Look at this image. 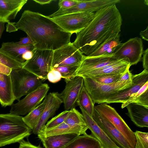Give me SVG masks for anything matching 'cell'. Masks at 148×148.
<instances>
[{"label": "cell", "mask_w": 148, "mask_h": 148, "mask_svg": "<svg viewBox=\"0 0 148 148\" xmlns=\"http://www.w3.org/2000/svg\"><path fill=\"white\" fill-rule=\"evenodd\" d=\"M46 97L47 101L45 109L38 124L32 130L35 134H37L43 128L47 120L53 116L63 103L58 92L49 93Z\"/></svg>", "instance_id": "2e32d148"}, {"label": "cell", "mask_w": 148, "mask_h": 148, "mask_svg": "<svg viewBox=\"0 0 148 148\" xmlns=\"http://www.w3.org/2000/svg\"><path fill=\"white\" fill-rule=\"evenodd\" d=\"M0 63L12 69L22 68L23 64L16 61L3 51L0 48Z\"/></svg>", "instance_id": "d6a6232c"}, {"label": "cell", "mask_w": 148, "mask_h": 148, "mask_svg": "<svg viewBox=\"0 0 148 148\" xmlns=\"http://www.w3.org/2000/svg\"><path fill=\"white\" fill-rule=\"evenodd\" d=\"M128 112L126 114L137 126L148 127V107L136 103L127 105Z\"/></svg>", "instance_id": "44dd1931"}, {"label": "cell", "mask_w": 148, "mask_h": 148, "mask_svg": "<svg viewBox=\"0 0 148 148\" xmlns=\"http://www.w3.org/2000/svg\"><path fill=\"white\" fill-rule=\"evenodd\" d=\"M64 122L71 125L87 126L83 114L75 108L69 110V114Z\"/></svg>", "instance_id": "4dcf8cb0"}, {"label": "cell", "mask_w": 148, "mask_h": 148, "mask_svg": "<svg viewBox=\"0 0 148 148\" xmlns=\"http://www.w3.org/2000/svg\"><path fill=\"white\" fill-rule=\"evenodd\" d=\"M5 23L4 22L0 21V38L5 29Z\"/></svg>", "instance_id": "c3c4849f"}, {"label": "cell", "mask_w": 148, "mask_h": 148, "mask_svg": "<svg viewBox=\"0 0 148 148\" xmlns=\"http://www.w3.org/2000/svg\"><path fill=\"white\" fill-rule=\"evenodd\" d=\"M6 27V32L9 33L16 32L18 30L15 26V23L9 22L8 23Z\"/></svg>", "instance_id": "ee69618b"}, {"label": "cell", "mask_w": 148, "mask_h": 148, "mask_svg": "<svg viewBox=\"0 0 148 148\" xmlns=\"http://www.w3.org/2000/svg\"><path fill=\"white\" fill-rule=\"evenodd\" d=\"M53 53L51 50L36 49L32 58L24 62L22 68L44 82L51 70Z\"/></svg>", "instance_id": "8992f818"}, {"label": "cell", "mask_w": 148, "mask_h": 148, "mask_svg": "<svg viewBox=\"0 0 148 148\" xmlns=\"http://www.w3.org/2000/svg\"><path fill=\"white\" fill-rule=\"evenodd\" d=\"M84 56L71 42L53 51L51 69L62 66L79 65Z\"/></svg>", "instance_id": "8fae6325"}, {"label": "cell", "mask_w": 148, "mask_h": 148, "mask_svg": "<svg viewBox=\"0 0 148 148\" xmlns=\"http://www.w3.org/2000/svg\"><path fill=\"white\" fill-rule=\"evenodd\" d=\"M136 103L148 107V82H147L138 91L132 95L125 102L122 103L123 108L130 103Z\"/></svg>", "instance_id": "f1b7e54d"}, {"label": "cell", "mask_w": 148, "mask_h": 148, "mask_svg": "<svg viewBox=\"0 0 148 148\" xmlns=\"http://www.w3.org/2000/svg\"><path fill=\"white\" fill-rule=\"evenodd\" d=\"M132 76L129 69L122 74L117 81L121 86L122 90L130 86L132 83Z\"/></svg>", "instance_id": "8d00e7d4"}, {"label": "cell", "mask_w": 148, "mask_h": 148, "mask_svg": "<svg viewBox=\"0 0 148 148\" xmlns=\"http://www.w3.org/2000/svg\"><path fill=\"white\" fill-rule=\"evenodd\" d=\"M16 43L18 45H25L29 44L33 45V42L30 38L27 36V37L21 38L20 40Z\"/></svg>", "instance_id": "b9f144b4"}, {"label": "cell", "mask_w": 148, "mask_h": 148, "mask_svg": "<svg viewBox=\"0 0 148 148\" xmlns=\"http://www.w3.org/2000/svg\"><path fill=\"white\" fill-rule=\"evenodd\" d=\"M147 82H148V71L144 69L141 73L132 76V83L130 86L119 91L107 99L105 103L125 102Z\"/></svg>", "instance_id": "5bb4252c"}, {"label": "cell", "mask_w": 148, "mask_h": 148, "mask_svg": "<svg viewBox=\"0 0 148 148\" xmlns=\"http://www.w3.org/2000/svg\"><path fill=\"white\" fill-rule=\"evenodd\" d=\"M122 21L116 4L103 8L96 12L88 25L76 34L72 43L87 56L109 38L119 34Z\"/></svg>", "instance_id": "7a4b0ae2"}, {"label": "cell", "mask_w": 148, "mask_h": 148, "mask_svg": "<svg viewBox=\"0 0 148 148\" xmlns=\"http://www.w3.org/2000/svg\"><path fill=\"white\" fill-rule=\"evenodd\" d=\"M143 51L142 39L136 37L121 43L113 54V57L116 60L126 59L131 66L136 64L141 60Z\"/></svg>", "instance_id": "30bf717a"}, {"label": "cell", "mask_w": 148, "mask_h": 148, "mask_svg": "<svg viewBox=\"0 0 148 148\" xmlns=\"http://www.w3.org/2000/svg\"><path fill=\"white\" fill-rule=\"evenodd\" d=\"M66 86L64 89L59 94L66 110L75 108L79 96L84 85L83 77L81 76L73 77L65 79Z\"/></svg>", "instance_id": "7c38bea8"}, {"label": "cell", "mask_w": 148, "mask_h": 148, "mask_svg": "<svg viewBox=\"0 0 148 148\" xmlns=\"http://www.w3.org/2000/svg\"><path fill=\"white\" fill-rule=\"evenodd\" d=\"M80 135L70 133L38 137L45 148H62Z\"/></svg>", "instance_id": "7402d4cb"}, {"label": "cell", "mask_w": 148, "mask_h": 148, "mask_svg": "<svg viewBox=\"0 0 148 148\" xmlns=\"http://www.w3.org/2000/svg\"><path fill=\"white\" fill-rule=\"evenodd\" d=\"M15 26L30 38L36 49L53 51L71 43V33L50 18L38 12L24 10Z\"/></svg>", "instance_id": "6da1fadb"}, {"label": "cell", "mask_w": 148, "mask_h": 148, "mask_svg": "<svg viewBox=\"0 0 148 148\" xmlns=\"http://www.w3.org/2000/svg\"><path fill=\"white\" fill-rule=\"evenodd\" d=\"M134 134L136 139L135 148H148V133L136 131Z\"/></svg>", "instance_id": "d590c367"}, {"label": "cell", "mask_w": 148, "mask_h": 148, "mask_svg": "<svg viewBox=\"0 0 148 148\" xmlns=\"http://www.w3.org/2000/svg\"><path fill=\"white\" fill-rule=\"evenodd\" d=\"M36 3L41 5H44L51 3L53 1H56L53 0H33Z\"/></svg>", "instance_id": "7dc6e473"}, {"label": "cell", "mask_w": 148, "mask_h": 148, "mask_svg": "<svg viewBox=\"0 0 148 148\" xmlns=\"http://www.w3.org/2000/svg\"><path fill=\"white\" fill-rule=\"evenodd\" d=\"M120 34H116L106 41L91 54L87 56L95 57L113 55L121 44Z\"/></svg>", "instance_id": "484cf974"}, {"label": "cell", "mask_w": 148, "mask_h": 148, "mask_svg": "<svg viewBox=\"0 0 148 148\" xmlns=\"http://www.w3.org/2000/svg\"><path fill=\"white\" fill-rule=\"evenodd\" d=\"M0 49L3 51L18 62L23 64L25 61L23 59V54L28 51L34 49L32 44L21 45L16 42H3Z\"/></svg>", "instance_id": "d4e9b609"}, {"label": "cell", "mask_w": 148, "mask_h": 148, "mask_svg": "<svg viewBox=\"0 0 148 148\" xmlns=\"http://www.w3.org/2000/svg\"><path fill=\"white\" fill-rule=\"evenodd\" d=\"M92 118L109 138L120 148H132L122 133L95 110Z\"/></svg>", "instance_id": "9a60e30c"}, {"label": "cell", "mask_w": 148, "mask_h": 148, "mask_svg": "<svg viewBox=\"0 0 148 148\" xmlns=\"http://www.w3.org/2000/svg\"><path fill=\"white\" fill-rule=\"evenodd\" d=\"M62 148H103L99 141L91 134L80 135Z\"/></svg>", "instance_id": "4316f807"}, {"label": "cell", "mask_w": 148, "mask_h": 148, "mask_svg": "<svg viewBox=\"0 0 148 148\" xmlns=\"http://www.w3.org/2000/svg\"><path fill=\"white\" fill-rule=\"evenodd\" d=\"M69 110H65L48 121L41 130H45L54 127L64 122Z\"/></svg>", "instance_id": "1f68e13d"}, {"label": "cell", "mask_w": 148, "mask_h": 148, "mask_svg": "<svg viewBox=\"0 0 148 148\" xmlns=\"http://www.w3.org/2000/svg\"><path fill=\"white\" fill-rule=\"evenodd\" d=\"M12 69L0 63V73L7 75L10 74Z\"/></svg>", "instance_id": "7bdbcfd3"}, {"label": "cell", "mask_w": 148, "mask_h": 148, "mask_svg": "<svg viewBox=\"0 0 148 148\" xmlns=\"http://www.w3.org/2000/svg\"><path fill=\"white\" fill-rule=\"evenodd\" d=\"M49 88L47 84H42L24 98L13 103L11 106L10 113L20 116L28 114L40 104L46 96Z\"/></svg>", "instance_id": "ba28073f"}, {"label": "cell", "mask_w": 148, "mask_h": 148, "mask_svg": "<svg viewBox=\"0 0 148 148\" xmlns=\"http://www.w3.org/2000/svg\"><path fill=\"white\" fill-rule=\"evenodd\" d=\"M27 0H0V21L8 23L15 18Z\"/></svg>", "instance_id": "ffe728a7"}, {"label": "cell", "mask_w": 148, "mask_h": 148, "mask_svg": "<svg viewBox=\"0 0 148 148\" xmlns=\"http://www.w3.org/2000/svg\"><path fill=\"white\" fill-rule=\"evenodd\" d=\"M142 55L143 68L144 69L148 71V48L143 51Z\"/></svg>", "instance_id": "60d3db41"}, {"label": "cell", "mask_w": 148, "mask_h": 148, "mask_svg": "<svg viewBox=\"0 0 148 148\" xmlns=\"http://www.w3.org/2000/svg\"><path fill=\"white\" fill-rule=\"evenodd\" d=\"M60 73L58 71L52 69L47 75V79L51 82L56 83L62 78Z\"/></svg>", "instance_id": "74e56055"}, {"label": "cell", "mask_w": 148, "mask_h": 148, "mask_svg": "<svg viewBox=\"0 0 148 148\" xmlns=\"http://www.w3.org/2000/svg\"><path fill=\"white\" fill-rule=\"evenodd\" d=\"M78 3V0H60L58 5L59 10H62L70 8L76 5Z\"/></svg>", "instance_id": "f35d334b"}, {"label": "cell", "mask_w": 148, "mask_h": 148, "mask_svg": "<svg viewBox=\"0 0 148 148\" xmlns=\"http://www.w3.org/2000/svg\"><path fill=\"white\" fill-rule=\"evenodd\" d=\"M15 100L10 74L0 73V103L5 107L11 106Z\"/></svg>", "instance_id": "603a6c76"}, {"label": "cell", "mask_w": 148, "mask_h": 148, "mask_svg": "<svg viewBox=\"0 0 148 148\" xmlns=\"http://www.w3.org/2000/svg\"><path fill=\"white\" fill-rule=\"evenodd\" d=\"M131 66L125 59L117 60L104 66L88 72L81 77H90L104 75H122Z\"/></svg>", "instance_id": "d6986e66"}, {"label": "cell", "mask_w": 148, "mask_h": 148, "mask_svg": "<svg viewBox=\"0 0 148 148\" xmlns=\"http://www.w3.org/2000/svg\"><path fill=\"white\" fill-rule=\"evenodd\" d=\"M79 65L64 66L52 69L59 72L61 74L62 78L64 79H67L73 77Z\"/></svg>", "instance_id": "836d02e7"}, {"label": "cell", "mask_w": 148, "mask_h": 148, "mask_svg": "<svg viewBox=\"0 0 148 148\" xmlns=\"http://www.w3.org/2000/svg\"><path fill=\"white\" fill-rule=\"evenodd\" d=\"M144 3L146 5H148V0H145L144 1Z\"/></svg>", "instance_id": "681fc988"}, {"label": "cell", "mask_w": 148, "mask_h": 148, "mask_svg": "<svg viewBox=\"0 0 148 148\" xmlns=\"http://www.w3.org/2000/svg\"><path fill=\"white\" fill-rule=\"evenodd\" d=\"M140 35L141 37L144 40L148 41V26L144 31H141L140 33Z\"/></svg>", "instance_id": "bcb514c9"}, {"label": "cell", "mask_w": 148, "mask_h": 148, "mask_svg": "<svg viewBox=\"0 0 148 148\" xmlns=\"http://www.w3.org/2000/svg\"><path fill=\"white\" fill-rule=\"evenodd\" d=\"M78 1L76 5L71 8L62 10H58L47 16L52 18L75 13L94 12L105 7L119 2V0H78Z\"/></svg>", "instance_id": "4fadbf2b"}, {"label": "cell", "mask_w": 148, "mask_h": 148, "mask_svg": "<svg viewBox=\"0 0 148 148\" xmlns=\"http://www.w3.org/2000/svg\"><path fill=\"white\" fill-rule=\"evenodd\" d=\"M122 75H104L90 77L101 84L109 85L114 84L119 80Z\"/></svg>", "instance_id": "e575fe53"}, {"label": "cell", "mask_w": 148, "mask_h": 148, "mask_svg": "<svg viewBox=\"0 0 148 148\" xmlns=\"http://www.w3.org/2000/svg\"><path fill=\"white\" fill-rule=\"evenodd\" d=\"M36 49L32 51H28L24 53L22 56L23 59L25 62L30 59L32 57Z\"/></svg>", "instance_id": "f6af8a7d"}, {"label": "cell", "mask_w": 148, "mask_h": 148, "mask_svg": "<svg viewBox=\"0 0 148 148\" xmlns=\"http://www.w3.org/2000/svg\"><path fill=\"white\" fill-rule=\"evenodd\" d=\"M87 126L91 134L100 142L103 148H120L108 136L97 124L93 118L81 107H79Z\"/></svg>", "instance_id": "ac0fdd59"}, {"label": "cell", "mask_w": 148, "mask_h": 148, "mask_svg": "<svg viewBox=\"0 0 148 148\" xmlns=\"http://www.w3.org/2000/svg\"><path fill=\"white\" fill-rule=\"evenodd\" d=\"M46 101V97L42 103L23 117L24 123L32 130L35 128L39 121L45 107Z\"/></svg>", "instance_id": "83f0119b"}, {"label": "cell", "mask_w": 148, "mask_h": 148, "mask_svg": "<svg viewBox=\"0 0 148 148\" xmlns=\"http://www.w3.org/2000/svg\"><path fill=\"white\" fill-rule=\"evenodd\" d=\"M117 60L113 55L95 57H89L84 55L73 77L81 76L84 74L108 65Z\"/></svg>", "instance_id": "e0dca14e"}, {"label": "cell", "mask_w": 148, "mask_h": 148, "mask_svg": "<svg viewBox=\"0 0 148 148\" xmlns=\"http://www.w3.org/2000/svg\"><path fill=\"white\" fill-rule=\"evenodd\" d=\"M23 117L10 113L0 114V147L19 143L31 134L32 130Z\"/></svg>", "instance_id": "3957f363"}, {"label": "cell", "mask_w": 148, "mask_h": 148, "mask_svg": "<svg viewBox=\"0 0 148 148\" xmlns=\"http://www.w3.org/2000/svg\"><path fill=\"white\" fill-rule=\"evenodd\" d=\"M95 109L103 118L112 124L123 135L132 148H135L136 139L134 132L114 108L106 103L95 106Z\"/></svg>", "instance_id": "5b68a950"}, {"label": "cell", "mask_w": 148, "mask_h": 148, "mask_svg": "<svg viewBox=\"0 0 148 148\" xmlns=\"http://www.w3.org/2000/svg\"><path fill=\"white\" fill-rule=\"evenodd\" d=\"M95 13L80 12L50 18L65 31L76 34L85 28L93 18Z\"/></svg>", "instance_id": "52a82bcc"}, {"label": "cell", "mask_w": 148, "mask_h": 148, "mask_svg": "<svg viewBox=\"0 0 148 148\" xmlns=\"http://www.w3.org/2000/svg\"><path fill=\"white\" fill-rule=\"evenodd\" d=\"M10 75L14 95L18 101L23 96L36 90L44 82L22 67L12 69Z\"/></svg>", "instance_id": "277c9868"}, {"label": "cell", "mask_w": 148, "mask_h": 148, "mask_svg": "<svg viewBox=\"0 0 148 148\" xmlns=\"http://www.w3.org/2000/svg\"><path fill=\"white\" fill-rule=\"evenodd\" d=\"M84 86L94 103L99 104L106 101L121 90L116 82L107 85L101 84L89 77H83Z\"/></svg>", "instance_id": "9c48e42d"}, {"label": "cell", "mask_w": 148, "mask_h": 148, "mask_svg": "<svg viewBox=\"0 0 148 148\" xmlns=\"http://www.w3.org/2000/svg\"><path fill=\"white\" fill-rule=\"evenodd\" d=\"M88 129L87 126L71 125L64 122L53 128L41 130L37 134L38 136H46L52 135L70 133H77L80 135L86 134Z\"/></svg>", "instance_id": "cb8c5ba5"}, {"label": "cell", "mask_w": 148, "mask_h": 148, "mask_svg": "<svg viewBox=\"0 0 148 148\" xmlns=\"http://www.w3.org/2000/svg\"><path fill=\"white\" fill-rule=\"evenodd\" d=\"M94 104L83 85L77 101V105L82 107L92 117L95 110Z\"/></svg>", "instance_id": "f546056e"}, {"label": "cell", "mask_w": 148, "mask_h": 148, "mask_svg": "<svg viewBox=\"0 0 148 148\" xmlns=\"http://www.w3.org/2000/svg\"><path fill=\"white\" fill-rule=\"evenodd\" d=\"M18 148H42L40 145L36 146L33 145L29 141H26L24 139L19 143Z\"/></svg>", "instance_id": "ab89813d"}]
</instances>
